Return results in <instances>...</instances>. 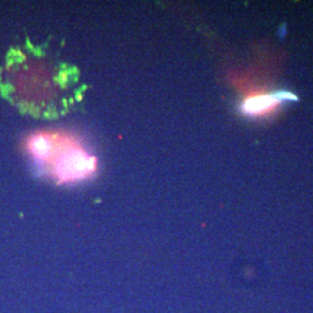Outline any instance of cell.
I'll return each mask as SVG.
<instances>
[{
  "label": "cell",
  "instance_id": "obj_1",
  "mask_svg": "<svg viewBox=\"0 0 313 313\" xmlns=\"http://www.w3.org/2000/svg\"><path fill=\"white\" fill-rule=\"evenodd\" d=\"M284 100H297L293 94L288 92H279L275 94H266L260 96H254L245 100L241 104V111L245 115H260L266 114L269 110L274 109L276 106L281 103Z\"/></svg>",
  "mask_w": 313,
  "mask_h": 313
}]
</instances>
